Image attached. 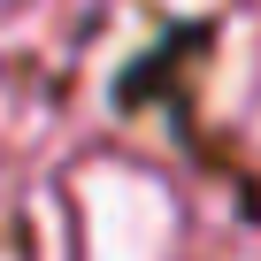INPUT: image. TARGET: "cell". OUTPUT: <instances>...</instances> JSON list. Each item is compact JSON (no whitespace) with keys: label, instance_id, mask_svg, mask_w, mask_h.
Returning a JSON list of instances; mask_svg holds the SVG:
<instances>
[{"label":"cell","instance_id":"cell-2","mask_svg":"<svg viewBox=\"0 0 261 261\" xmlns=\"http://www.w3.org/2000/svg\"><path fill=\"white\" fill-rule=\"evenodd\" d=\"M0 261H23V246H16V230L0 223Z\"/></svg>","mask_w":261,"mask_h":261},{"label":"cell","instance_id":"cell-1","mask_svg":"<svg viewBox=\"0 0 261 261\" xmlns=\"http://www.w3.org/2000/svg\"><path fill=\"white\" fill-rule=\"evenodd\" d=\"M77 261H177V200L130 162L77 169Z\"/></svg>","mask_w":261,"mask_h":261}]
</instances>
